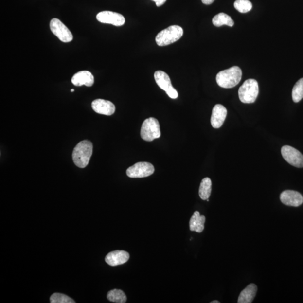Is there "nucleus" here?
Wrapping results in <instances>:
<instances>
[{
	"mask_svg": "<svg viewBox=\"0 0 303 303\" xmlns=\"http://www.w3.org/2000/svg\"><path fill=\"white\" fill-rule=\"evenodd\" d=\"M96 18L102 23L110 24L117 27L122 26L125 23V18L122 14L110 11H104L98 13Z\"/></svg>",
	"mask_w": 303,
	"mask_h": 303,
	"instance_id": "obj_9",
	"label": "nucleus"
},
{
	"mask_svg": "<svg viewBox=\"0 0 303 303\" xmlns=\"http://www.w3.org/2000/svg\"><path fill=\"white\" fill-rule=\"evenodd\" d=\"M281 152L283 158L291 165L298 168L303 167V155L297 149L285 145Z\"/></svg>",
	"mask_w": 303,
	"mask_h": 303,
	"instance_id": "obj_8",
	"label": "nucleus"
},
{
	"mask_svg": "<svg viewBox=\"0 0 303 303\" xmlns=\"http://www.w3.org/2000/svg\"><path fill=\"white\" fill-rule=\"evenodd\" d=\"M184 31L178 25H171L163 29L157 35L156 42L159 46H166L179 40L183 36Z\"/></svg>",
	"mask_w": 303,
	"mask_h": 303,
	"instance_id": "obj_3",
	"label": "nucleus"
},
{
	"mask_svg": "<svg viewBox=\"0 0 303 303\" xmlns=\"http://www.w3.org/2000/svg\"><path fill=\"white\" fill-rule=\"evenodd\" d=\"M220 302L217 301H214L213 302H211V303H220Z\"/></svg>",
	"mask_w": 303,
	"mask_h": 303,
	"instance_id": "obj_27",
	"label": "nucleus"
},
{
	"mask_svg": "<svg viewBox=\"0 0 303 303\" xmlns=\"http://www.w3.org/2000/svg\"><path fill=\"white\" fill-rule=\"evenodd\" d=\"M212 191V181L209 178H205L201 181L199 189L200 198L205 200L210 198Z\"/></svg>",
	"mask_w": 303,
	"mask_h": 303,
	"instance_id": "obj_19",
	"label": "nucleus"
},
{
	"mask_svg": "<svg viewBox=\"0 0 303 303\" xmlns=\"http://www.w3.org/2000/svg\"><path fill=\"white\" fill-rule=\"evenodd\" d=\"M141 136L143 140L151 142L160 137V124L154 118L145 119L142 124Z\"/></svg>",
	"mask_w": 303,
	"mask_h": 303,
	"instance_id": "obj_5",
	"label": "nucleus"
},
{
	"mask_svg": "<svg viewBox=\"0 0 303 303\" xmlns=\"http://www.w3.org/2000/svg\"><path fill=\"white\" fill-rule=\"evenodd\" d=\"M258 93V84L257 80L253 79L246 80L238 91L239 99L244 104L253 103L256 100Z\"/></svg>",
	"mask_w": 303,
	"mask_h": 303,
	"instance_id": "obj_4",
	"label": "nucleus"
},
{
	"mask_svg": "<svg viewBox=\"0 0 303 303\" xmlns=\"http://www.w3.org/2000/svg\"><path fill=\"white\" fill-rule=\"evenodd\" d=\"M241 69L235 66L218 72L216 76L218 85L224 89H232L238 85L242 79Z\"/></svg>",
	"mask_w": 303,
	"mask_h": 303,
	"instance_id": "obj_2",
	"label": "nucleus"
},
{
	"mask_svg": "<svg viewBox=\"0 0 303 303\" xmlns=\"http://www.w3.org/2000/svg\"><path fill=\"white\" fill-rule=\"evenodd\" d=\"M92 153V142L87 140L80 142L73 150V162L76 166L83 169L89 165Z\"/></svg>",
	"mask_w": 303,
	"mask_h": 303,
	"instance_id": "obj_1",
	"label": "nucleus"
},
{
	"mask_svg": "<svg viewBox=\"0 0 303 303\" xmlns=\"http://www.w3.org/2000/svg\"><path fill=\"white\" fill-rule=\"evenodd\" d=\"M234 7L240 13H246L252 9V4L249 0H236Z\"/></svg>",
	"mask_w": 303,
	"mask_h": 303,
	"instance_id": "obj_22",
	"label": "nucleus"
},
{
	"mask_svg": "<svg viewBox=\"0 0 303 303\" xmlns=\"http://www.w3.org/2000/svg\"><path fill=\"white\" fill-rule=\"evenodd\" d=\"M50 27L51 32L55 35L61 41L64 43L70 42L73 39L71 32L62 22L54 18L50 21Z\"/></svg>",
	"mask_w": 303,
	"mask_h": 303,
	"instance_id": "obj_7",
	"label": "nucleus"
},
{
	"mask_svg": "<svg viewBox=\"0 0 303 303\" xmlns=\"http://www.w3.org/2000/svg\"><path fill=\"white\" fill-rule=\"evenodd\" d=\"M130 255L124 250H115L109 253L105 258V261L111 266L125 264L129 260Z\"/></svg>",
	"mask_w": 303,
	"mask_h": 303,
	"instance_id": "obj_13",
	"label": "nucleus"
},
{
	"mask_svg": "<svg viewBox=\"0 0 303 303\" xmlns=\"http://www.w3.org/2000/svg\"><path fill=\"white\" fill-rule=\"evenodd\" d=\"M166 92L168 96L172 99H176L178 97V93L173 86L166 91Z\"/></svg>",
	"mask_w": 303,
	"mask_h": 303,
	"instance_id": "obj_24",
	"label": "nucleus"
},
{
	"mask_svg": "<svg viewBox=\"0 0 303 303\" xmlns=\"http://www.w3.org/2000/svg\"><path fill=\"white\" fill-rule=\"evenodd\" d=\"M74 91H75V90L74 89H71V92H74Z\"/></svg>",
	"mask_w": 303,
	"mask_h": 303,
	"instance_id": "obj_28",
	"label": "nucleus"
},
{
	"mask_svg": "<svg viewBox=\"0 0 303 303\" xmlns=\"http://www.w3.org/2000/svg\"><path fill=\"white\" fill-rule=\"evenodd\" d=\"M152 1L156 2L157 6L160 7L163 5L166 2V0H152Z\"/></svg>",
	"mask_w": 303,
	"mask_h": 303,
	"instance_id": "obj_25",
	"label": "nucleus"
},
{
	"mask_svg": "<svg viewBox=\"0 0 303 303\" xmlns=\"http://www.w3.org/2000/svg\"><path fill=\"white\" fill-rule=\"evenodd\" d=\"M257 287L254 284H250L244 289L239 295L238 303H252L256 295Z\"/></svg>",
	"mask_w": 303,
	"mask_h": 303,
	"instance_id": "obj_16",
	"label": "nucleus"
},
{
	"mask_svg": "<svg viewBox=\"0 0 303 303\" xmlns=\"http://www.w3.org/2000/svg\"><path fill=\"white\" fill-rule=\"evenodd\" d=\"M51 303H75L71 298L63 294L54 293L50 297Z\"/></svg>",
	"mask_w": 303,
	"mask_h": 303,
	"instance_id": "obj_23",
	"label": "nucleus"
},
{
	"mask_svg": "<svg viewBox=\"0 0 303 303\" xmlns=\"http://www.w3.org/2000/svg\"><path fill=\"white\" fill-rule=\"evenodd\" d=\"M292 97L293 101L296 103L301 101L303 98V78L299 79L294 86Z\"/></svg>",
	"mask_w": 303,
	"mask_h": 303,
	"instance_id": "obj_21",
	"label": "nucleus"
},
{
	"mask_svg": "<svg viewBox=\"0 0 303 303\" xmlns=\"http://www.w3.org/2000/svg\"><path fill=\"white\" fill-rule=\"evenodd\" d=\"M71 82L75 86L85 85L91 87L93 85L94 82V76L92 73L89 71H79L72 76Z\"/></svg>",
	"mask_w": 303,
	"mask_h": 303,
	"instance_id": "obj_14",
	"label": "nucleus"
},
{
	"mask_svg": "<svg viewBox=\"0 0 303 303\" xmlns=\"http://www.w3.org/2000/svg\"><path fill=\"white\" fill-rule=\"evenodd\" d=\"M155 81L160 89L165 90V92L172 87L169 76L165 72L158 71L155 72L154 74Z\"/></svg>",
	"mask_w": 303,
	"mask_h": 303,
	"instance_id": "obj_17",
	"label": "nucleus"
},
{
	"mask_svg": "<svg viewBox=\"0 0 303 303\" xmlns=\"http://www.w3.org/2000/svg\"><path fill=\"white\" fill-rule=\"evenodd\" d=\"M206 217L200 215L198 211H195L189 222L190 230L192 232L200 233L203 231Z\"/></svg>",
	"mask_w": 303,
	"mask_h": 303,
	"instance_id": "obj_15",
	"label": "nucleus"
},
{
	"mask_svg": "<svg viewBox=\"0 0 303 303\" xmlns=\"http://www.w3.org/2000/svg\"><path fill=\"white\" fill-rule=\"evenodd\" d=\"M154 172V166L147 162H138L126 170L127 176L131 178H145L150 176Z\"/></svg>",
	"mask_w": 303,
	"mask_h": 303,
	"instance_id": "obj_6",
	"label": "nucleus"
},
{
	"mask_svg": "<svg viewBox=\"0 0 303 303\" xmlns=\"http://www.w3.org/2000/svg\"><path fill=\"white\" fill-rule=\"evenodd\" d=\"M213 23L214 26L217 27H221L224 25L232 27L234 24V22L228 15L224 13H221L214 17Z\"/></svg>",
	"mask_w": 303,
	"mask_h": 303,
	"instance_id": "obj_18",
	"label": "nucleus"
},
{
	"mask_svg": "<svg viewBox=\"0 0 303 303\" xmlns=\"http://www.w3.org/2000/svg\"><path fill=\"white\" fill-rule=\"evenodd\" d=\"M93 110L101 115L111 116L115 112V106L111 101L97 99L92 102Z\"/></svg>",
	"mask_w": 303,
	"mask_h": 303,
	"instance_id": "obj_12",
	"label": "nucleus"
},
{
	"mask_svg": "<svg viewBox=\"0 0 303 303\" xmlns=\"http://www.w3.org/2000/svg\"><path fill=\"white\" fill-rule=\"evenodd\" d=\"M215 0H202V2L205 5H210Z\"/></svg>",
	"mask_w": 303,
	"mask_h": 303,
	"instance_id": "obj_26",
	"label": "nucleus"
},
{
	"mask_svg": "<svg viewBox=\"0 0 303 303\" xmlns=\"http://www.w3.org/2000/svg\"><path fill=\"white\" fill-rule=\"evenodd\" d=\"M280 200L285 205L298 207L303 202V198L301 193L297 191L287 190L282 193Z\"/></svg>",
	"mask_w": 303,
	"mask_h": 303,
	"instance_id": "obj_11",
	"label": "nucleus"
},
{
	"mask_svg": "<svg viewBox=\"0 0 303 303\" xmlns=\"http://www.w3.org/2000/svg\"><path fill=\"white\" fill-rule=\"evenodd\" d=\"M227 113V109L223 105L217 104L214 106L211 118V125L214 128H220L223 125Z\"/></svg>",
	"mask_w": 303,
	"mask_h": 303,
	"instance_id": "obj_10",
	"label": "nucleus"
},
{
	"mask_svg": "<svg viewBox=\"0 0 303 303\" xmlns=\"http://www.w3.org/2000/svg\"><path fill=\"white\" fill-rule=\"evenodd\" d=\"M107 298L108 301L117 303H125L127 301L125 293L122 290L118 289L109 291Z\"/></svg>",
	"mask_w": 303,
	"mask_h": 303,
	"instance_id": "obj_20",
	"label": "nucleus"
}]
</instances>
